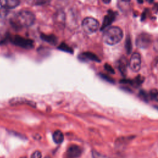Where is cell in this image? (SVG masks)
I'll list each match as a JSON object with an SVG mask.
<instances>
[{"label":"cell","instance_id":"e0dca14e","mask_svg":"<svg viewBox=\"0 0 158 158\" xmlns=\"http://www.w3.org/2000/svg\"><path fill=\"white\" fill-rule=\"evenodd\" d=\"M61 50H63V51H71V49L68 46H67L66 44H61L60 46H59V47Z\"/></svg>","mask_w":158,"mask_h":158},{"label":"cell","instance_id":"d4e9b609","mask_svg":"<svg viewBox=\"0 0 158 158\" xmlns=\"http://www.w3.org/2000/svg\"><path fill=\"white\" fill-rule=\"evenodd\" d=\"M45 158H51V157H49V156H47V157H46Z\"/></svg>","mask_w":158,"mask_h":158},{"label":"cell","instance_id":"8992f818","mask_svg":"<svg viewBox=\"0 0 158 158\" xmlns=\"http://www.w3.org/2000/svg\"><path fill=\"white\" fill-rule=\"evenodd\" d=\"M141 56L138 52H134L129 62V67L135 72H137L141 68Z\"/></svg>","mask_w":158,"mask_h":158},{"label":"cell","instance_id":"9c48e42d","mask_svg":"<svg viewBox=\"0 0 158 158\" xmlns=\"http://www.w3.org/2000/svg\"><path fill=\"white\" fill-rule=\"evenodd\" d=\"M128 64H129V62H128V60L127 59V58L125 57H122L118 60V69L123 75H126Z\"/></svg>","mask_w":158,"mask_h":158},{"label":"cell","instance_id":"5b68a950","mask_svg":"<svg viewBox=\"0 0 158 158\" xmlns=\"http://www.w3.org/2000/svg\"><path fill=\"white\" fill-rule=\"evenodd\" d=\"M12 42L16 46L23 48L29 49L33 46V42L31 40L15 35L12 38Z\"/></svg>","mask_w":158,"mask_h":158},{"label":"cell","instance_id":"9a60e30c","mask_svg":"<svg viewBox=\"0 0 158 158\" xmlns=\"http://www.w3.org/2000/svg\"><path fill=\"white\" fill-rule=\"evenodd\" d=\"M126 49L127 51V53L129 54L131 50V43L130 38H127L126 41Z\"/></svg>","mask_w":158,"mask_h":158},{"label":"cell","instance_id":"52a82bcc","mask_svg":"<svg viewBox=\"0 0 158 158\" xmlns=\"http://www.w3.org/2000/svg\"><path fill=\"white\" fill-rule=\"evenodd\" d=\"M81 154V148L77 145L72 144L67 149L65 158H78Z\"/></svg>","mask_w":158,"mask_h":158},{"label":"cell","instance_id":"ba28073f","mask_svg":"<svg viewBox=\"0 0 158 158\" xmlns=\"http://www.w3.org/2000/svg\"><path fill=\"white\" fill-rule=\"evenodd\" d=\"M20 4L19 0H0V5L7 9L15 8Z\"/></svg>","mask_w":158,"mask_h":158},{"label":"cell","instance_id":"277c9868","mask_svg":"<svg viewBox=\"0 0 158 158\" xmlns=\"http://www.w3.org/2000/svg\"><path fill=\"white\" fill-rule=\"evenodd\" d=\"M152 42V36L146 33H141L136 40V44L140 48H147Z\"/></svg>","mask_w":158,"mask_h":158},{"label":"cell","instance_id":"ffe728a7","mask_svg":"<svg viewBox=\"0 0 158 158\" xmlns=\"http://www.w3.org/2000/svg\"><path fill=\"white\" fill-rule=\"evenodd\" d=\"M48 1V0H38L36 1V4H43L46 3Z\"/></svg>","mask_w":158,"mask_h":158},{"label":"cell","instance_id":"d6986e66","mask_svg":"<svg viewBox=\"0 0 158 158\" xmlns=\"http://www.w3.org/2000/svg\"><path fill=\"white\" fill-rule=\"evenodd\" d=\"M105 68H106V69L107 71H109V72H110V73H114V69L112 68V67H111L110 65H108V64H106V65H105Z\"/></svg>","mask_w":158,"mask_h":158},{"label":"cell","instance_id":"7c38bea8","mask_svg":"<svg viewBox=\"0 0 158 158\" xmlns=\"http://www.w3.org/2000/svg\"><path fill=\"white\" fill-rule=\"evenodd\" d=\"M81 58L85 59H89L94 61H99V59L96 56L91 52H85L81 54Z\"/></svg>","mask_w":158,"mask_h":158},{"label":"cell","instance_id":"7a4b0ae2","mask_svg":"<svg viewBox=\"0 0 158 158\" xmlns=\"http://www.w3.org/2000/svg\"><path fill=\"white\" fill-rule=\"evenodd\" d=\"M123 38V31L118 27L107 28L103 34V41L109 45H114L119 43Z\"/></svg>","mask_w":158,"mask_h":158},{"label":"cell","instance_id":"30bf717a","mask_svg":"<svg viewBox=\"0 0 158 158\" xmlns=\"http://www.w3.org/2000/svg\"><path fill=\"white\" fill-rule=\"evenodd\" d=\"M115 17V13L114 12H112V11L108 12V14L104 17V20L103 21L101 30L105 28L108 25H109L112 22V21L114 20Z\"/></svg>","mask_w":158,"mask_h":158},{"label":"cell","instance_id":"5bb4252c","mask_svg":"<svg viewBox=\"0 0 158 158\" xmlns=\"http://www.w3.org/2000/svg\"><path fill=\"white\" fill-rule=\"evenodd\" d=\"M149 98L158 102V91L156 89H152L149 92Z\"/></svg>","mask_w":158,"mask_h":158},{"label":"cell","instance_id":"cb8c5ba5","mask_svg":"<svg viewBox=\"0 0 158 158\" xmlns=\"http://www.w3.org/2000/svg\"><path fill=\"white\" fill-rule=\"evenodd\" d=\"M138 1H139L140 3H141V2L143 1V0H138Z\"/></svg>","mask_w":158,"mask_h":158},{"label":"cell","instance_id":"3957f363","mask_svg":"<svg viewBox=\"0 0 158 158\" xmlns=\"http://www.w3.org/2000/svg\"><path fill=\"white\" fill-rule=\"evenodd\" d=\"M82 27L86 33L92 34L98 30L99 23L98 21L94 18L86 17L83 20Z\"/></svg>","mask_w":158,"mask_h":158},{"label":"cell","instance_id":"6da1fadb","mask_svg":"<svg viewBox=\"0 0 158 158\" xmlns=\"http://www.w3.org/2000/svg\"><path fill=\"white\" fill-rule=\"evenodd\" d=\"M35 20V17L33 13L28 10H21L11 17L10 23L13 27L19 29L32 25Z\"/></svg>","mask_w":158,"mask_h":158},{"label":"cell","instance_id":"8fae6325","mask_svg":"<svg viewBox=\"0 0 158 158\" xmlns=\"http://www.w3.org/2000/svg\"><path fill=\"white\" fill-rule=\"evenodd\" d=\"M52 139L55 143L60 144L64 141V135L60 130H56L52 134Z\"/></svg>","mask_w":158,"mask_h":158},{"label":"cell","instance_id":"ac0fdd59","mask_svg":"<svg viewBox=\"0 0 158 158\" xmlns=\"http://www.w3.org/2000/svg\"><path fill=\"white\" fill-rule=\"evenodd\" d=\"M139 96L140 97H141L144 100H148V98L149 96H148V94L144 91H141L140 93H139Z\"/></svg>","mask_w":158,"mask_h":158},{"label":"cell","instance_id":"484cf974","mask_svg":"<svg viewBox=\"0 0 158 158\" xmlns=\"http://www.w3.org/2000/svg\"><path fill=\"white\" fill-rule=\"evenodd\" d=\"M21 158H27L26 157H21Z\"/></svg>","mask_w":158,"mask_h":158},{"label":"cell","instance_id":"7402d4cb","mask_svg":"<svg viewBox=\"0 0 158 158\" xmlns=\"http://www.w3.org/2000/svg\"><path fill=\"white\" fill-rule=\"evenodd\" d=\"M111 0H102V1L106 4H109Z\"/></svg>","mask_w":158,"mask_h":158},{"label":"cell","instance_id":"2e32d148","mask_svg":"<svg viewBox=\"0 0 158 158\" xmlns=\"http://www.w3.org/2000/svg\"><path fill=\"white\" fill-rule=\"evenodd\" d=\"M31 158H41V152L39 151H35L31 156Z\"/></svg>","mask_w":158,"mask_h":158},{"label":"cell","instance_id":"4fadbf2b","mask_svg":"<svg viewBox=\"0 0 158 158\" xmlns=\"http://www.w3.org/2000/svg\"><path fill=\"white\" fill-rule=\"evenodd\" d=\"M41 38L46 41L48 43H50L51 44H55L57 41V39L56 38V36H53V35H41Z\"/></svg>","mask_w":158,"mask_h":158},{"label":"cell","instance_id":"603a6c76","mask_svg":"<svg viewBox=\"0 0 158 158\" xmlns=\"http://www.w3.org/2000/svg\"><path fill=\"white\" fill-rule=\"evenodd\" d=\"M123 1H125V2H128V1H130V0H123Z\"/></svg>","mask_w":158,"mask_h":158},{"label":"cell","instance_id":"44dd1931","mask_svg":"<svg viewBox=\"0 0 158 158\" xmlns=\"http://www.w3.org/2000/svg\"><path fill=\"white\" fill-rule=\"evenodd\" d=\"M154 47L155 50L158 52V40H157V41L155 42L154 45Z\"/></svg>","mask_w":158,"mask_h":158}]
</instances>
